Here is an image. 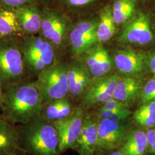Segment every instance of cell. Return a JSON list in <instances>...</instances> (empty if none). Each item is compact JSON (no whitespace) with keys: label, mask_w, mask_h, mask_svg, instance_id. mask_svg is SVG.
Instances as JSON below:
<instances>
[{"label":"cell","mask_w":155,"mask_h":155,"mask_svg":"<svg viewBox=\"0 0 155 155\" xmlns=\"http://www.w3.org/2000/svg\"><path fill=\"white\" fill-rule=\"evenodd\" d=\"M1 114L12 124H25L43 109L36 81H19L3 87Z\"/></svg>","instance_id":"1"},{"label":"cell","mask_w":155,"mask_h":155,"mask_svg":"<svg viewBox=\"0 0 155 155\" xmlns=\"http://www.w3.org/2000/svg\"><path fill=\"white\" fill-rule=\"evenodd\" d=\"M16 128L23 153L27 155H60L55 125L46 120L41 114Z\"/></svg>","instance_id":"2"},{"label":"cell","mask_w":155,"mask_h":155,"mask_svg":"<svg viewBox=\"0 0 155 155\" xmlns=\"http://www.w3.org/2000/svg\"><path fill=\"white\" fill-rule=\"evenodd\" d=\"M18 41L26 69L32 74L38 77L56 61L55 46L41 36L27 35Z\"/></svg>","instance_id":"3"},{"label":"cell","mask_w":155,"mask_h":155,"mask_svg":"<svg viewBox=\"0 0 155 155\" xmlns=\"http://www.w3.org/2000/svg\"><path fill=\"white\" fill-rule=\"evenodd\" d=\"M26 67L19 41L0 39V84L3 87L22 81Z\"/></svg>","instance_id":"4"},{"label":"cell","mask_w":155,"mask_h":155,"mask_svg":"<svg viewBox=\"0 0 155 155\" xmlns=\"http://www.w3.org/2000/svg\"><path fill=\"white\" fill-rule=\"evenodd\" d=\"M36 83L43 105L68 97L67 64L56 61L39 74Z\"/></svg>","instance_id":"5"},{"label":"cell","mask_w":155,"mask_h":155,"mask_svg":"<svg viewBox=\"0 0 155 155\" xmlns=\"http://www.w3.org/2000/svg\"><path fill=\"white\" fill-rule=\"evenodd\" d=\"M118 41L141 47L155 42V26L150 9L139 8L135 16L122 26Z\"/></svg>","instance_id":"6"},{"label":"cell","mask_w":155,"mask_h":155,"mask_svg":"<svg viewBox=\"0 0 155 155\" xmlns=\"http://www.w3.org/2000/svg\"><path fill=\"white\" fill-rule=\"evenodd\" d=\"M43 18L41 30L42 38L49 41L55 47L61 48L68 41L72 28L71 21L66 13L58 8L42 7Z\"/></svg>","instance_id":"7"},{"label":"cell","mask_w":155,"mask_h":155,"mask_svg":"<svg viewBox=\"0 0 155 155\" xmlns=\"http://www.w3.org/2000/svg\"><path fill=\"white\" fill-rule=\"evenodd\" d=\"M97 120L98 143L95 155H103L121 147L135 127L132 121L117 122L105 118Z\"/></svg>","instance_id":"8"},{"label":"cell","mask_w":155,"mask_h":155,"mask_svg":"<svg viewBox=\"0 0 155 155\" xmlns=\"http://www.w3.org/2000/svg\"><path fill=\"white\" fill-rule=\"evenodd\" d=\"M98 17L77 22L69 33L68 41L72 52L76 55H83L99 44L97 36Z\"/></svg>","instance_id":"9"},{"label":"cell","mask_w":155,"mask_h":155,"mask_svg":"<svg viewBox=\"0 0 155 155\" xmlns=\"http://www.w3.org/2000/svg\"><path fill=\"white\" fill-rule=\"evenodd\" d=\"M120 78L117 74L93 78L89 89L82 97V106L86 109L101 106L113 99Z\"/></svg>","instance_id":"10"},{"label":"cell","mask_w":155,"mask_h":155,"mask_svg":"<svg viewBox=\"0 0 155 155\" xmlns=\"http://www.w3.org/2000/svg\"><path fill=\"white\" fill-rule=\"evenodd\" d=\"M86 115L84 109L79 106L70 116L54 123L59 137V155L72 149L82 131Z\"/></svg>","instance_id":"11"},{"label":"cell","mask_w":155,"mask_h":155,"mask_svg":"<svg viewBox=\"0 0 155 155\" xmlns=\"http://www.w3.org/2000/svg\"><path fill=\"white\" fill-rule=\"evenodd\" d=\"M114 66L125 76H140L148 70L147 52L131 48L118 50L113 57Z\"/></svg>","instance_id":"12"},{"label":"cell","mask_w":155,"mask_h":155,"mask_svg":"<svg viewBox=\"0 0 155 155\" xmlns=\"http://www.w3.org/2000/svg\"><path fill=\"white\" fill-rule=\"evenodd\" d=\"M68 96L82 97L89 89L93 77L84 62L74 59L67 64Z\"/></svg>","instance_id":"13"},{"label":"cell","mask_w":155,"mask_h":155,"mask_svg":"<svg viewBox=\"0 0 155 155\" xmlns=\"http://www.w3.org/2000/svg\"><path fill=\"white\" fill-rule=\"evenodd\" d=\"M83 55V61L93 78L102 77L110 74L114 66L113 58L101 43L95 45Z\"/></svg>","instance_id":"14"},{"label":"cell","mask_w":155,"mask_h":155,"mask_svg":"<svg viewBox=\"0 0 155 155\" xmlns=\"http://www.w3.org/2000/svg\"><path fill=\"white\" fill-rule=\"evenodd\" d=\"M98 143V120L86 114L83 127L72 150L79 155H95Z\"/></svg>","instance_id":"15"},{"label":"cell","mask_w":155,"mask_h":155,"mask_svg":"<svg viewBox=\"0 0 155 155\" xmlns=\"http://www.w3.org/2000/svg\"><path fill=\"white\" fill-rule=\"evenodd\" d=\"M15 11L22 33L33 35L40 32L43 18L41 6L33 4L24 6Z\"/></svg>","instance_id":"16"},{"label":"cell","mask_w":155,"mask_h":155,"mask_svg":"<svg viewBox=\"0 0 155 155\" xmlns=\"http://www.w3.org/2000/svg\"><path fill=\"white\" fill-rule=\"evenodd\" d=\"M144 82L139 76H125L120 78L113 98L129 105L138 101Z\"/></svg>","instance_id":"17"},{"label":"cell","mask_w":155,"mask_h":155,"mask_svg":"<svg viewBox=\"0 0 155 155\" xmlns=\"http://www.w3.org/2000/svg\"><path fill=\"white\" fill-rule=\"evenodd\" d=\"M23 153L18 141L16 127L0 114V155Z\"/></svg>","instance_id":"18"},{"label":"cell","mask_w":155,"mask_h":155,"mask_svg":"<svg viewBox=\"0 0 155 155\" xmlns=\"http://www.w3.org/2000/svg\"><path fill=\"white\" fill-rule=\"evenodd\" d=\"M75 108L68 96L45 104L41 114L48 121L55 123L70 116Z\"/></svg>","instance_id":"19"},{"label":"cell","mask_w":155,"mask_h":155,"mask_svg":"<svg viewBox=\"0 0 155 155\" xmlns=\"http://www.w3.org/2000/svg\"><path fill=\"white\" fill-rule=\"evenodd\" d=\"M126 155H146V129L135 125L121 147Z\"/></svg>","instance_id":"20"},{"label":"cell","mask_w":155,"mask_h":155,"mask_svg":"<svg viewBox=\"0 0 155 155\" xmlns=\"http://www.w3.org/2000/svg\"><path fill=\"white\" fill-rule=\"evenodd\" d=\"M97 36L100 43L110 40L116 34V23L110 5L104 6L99 12Z\"/></svg>","instance_id":"21"},{"label":"cell","mask_w":155,"mask_h":155,"mask_svg":"<svg viewBox=\"0 0 155 155\" xmlns=\"http://www.w3.org/2000/svg\"><path fill=\"white\" fill-rule=\"evenodd\" d=\"M139 3L138 0H113L111 6L117 25L123 26L132 19L139 9Z\"/></svg>","instance_id":"22"},{"label":"cell","mask_w":155,"mask_h":155,"mask_svg":"<svg viewBox=\"0 0 155 155\" xmlns=\"http://www.w3.org/2000/svg\"><path fill=\"white\" fill-rule=\"evenodd\" d=\"M22 33L15 11L0 8V39Z\"/></svg>","instance_id":"23"},{"label":"cell","mask_w":155,"mask_h":155,"mask_svg":"<svg viewBox=\"0 0 155 155\" xmlns=\"http://www.w3.org/2000/svg\"><path fill=\"white\" fill-rule=\"evenodd\" d=\"M132 121L139 127L148 129L155 127V101L140 105L132 113Z\"/></svg>","instance_id":"24"},{"label":"cell","mask_w":155,"mask_h":155,"mask_svg":"<svg viewBox=\"0 0 155 155\" xmlns=\"http://www.w3.org/2000/svg\"><path fill=\"white\" fill-rule=\"evenodd\" d=\"M130 109L123 110H110L99 107L94 116L97 119H109L117 122H127L132 116Z\"/></svg>","instance_id":"25"},{"label":"cell","mask_w":155,"mask_h":155,"mask_svg":"<svg viewBox=\"0 0 155 155\" xmlns=\"http://www.w3.org/2000/svg\"><path fill=\"white\" fill-rule=\"evenodd\" d=\"M155 101V75L144 82L139 96L140 105Z\"/></svg>","instance_id":"26"},{"label":"cell","mask_w":155,"mask_h":155,"mask_svg":"<svg viewBox=\"0 0 155 155\" xmlns=\"http://www.w3.org/2000/svg\"><path fill=\"white\" fill-rule=\"evenodd\" d=\"M33 4H38L37 0H0V8L16 11L17 9Z\"/></svg>","instance_id":"27"},{"label":"cell","mask_w":155,"mask_h":155,"mask_svg":"<svg viewBox=\"0 0 155 155\" xmlns=\"http://www.w3.org/2000/svg\"><path fill=\"white\" fill-rule=\"evenodd\" d=\"M96 0H58L68 9H74L90 5Z\"/></svg>","instance_id":"28"},{"label":"cell","mask_w":155,"mask_h":155,"mask_svg":"<svg viewBox=\"0 0 155 155\" xmlns=\"http://www.w3.org/2000/svg\"><path fill=\"white\" fill-rule=\"evenodd\" d=\"M100 107L110 110H123L129 108V105L123 103L118 100L113 98L109 100L104 104L102 105Z\"/></svg>","instance_id":"29"},{"label":"cell","mask_w":155,"mask_h":155,"mask_svg":"<svg viewBox=\"0 0 155 155\" xmlns=\"http://www.w3.org/2000/svg\"><path fill=\"white\" fill-rule=\"evenodd\" d=\"M147 150L146 155H155V127L146 129Z\"/></svg>","instance_id":"30"},{"label":"cell","mask_w":155,"mask_h":155,"mask_svg":"<svg viewBox=\"0 0 155 155\" xmlns=\"http://www.w3.org/2000/svg\"><path fill=\"white\" fill-rule=\"evenodd\" d=\"M148 70L155 75V48L147 52Z\"/></svg>","instance_id":"31"},{"label":"cell","mask_w":155,"mask_h":155,"mask_svg":"<svg viewBox=\"0 0 155 155\" xmlns=\"http://www.w3.org/2000/svg\"><path fill=\"white\" fill-rule=\"evenodd\" d=\"M103 155H126L123 151L122 148L120 147L116 150H111L105 153Z\"/></svg>","instance_id":"32"},{"label":"cell","mask_w":155,"mask_h":155,"mask_svg":"<svg viewBox=\"0 0 155 155\" xmlns=\"http://www.w3.org/2000/svg\"><path fill=\"white\" fill-rule=\"evenodd\" d=\"M38 3L39 5L41 6V7L50 6V5L58 1V0H37Z\"/></svg>","instance_id":"33"},{"label":"cell","mask_w":155,"mask_h":155,"mask_svg":"<svg viewBox=\"0 0 155 155\" xmlns=\"http://www.w3.org/2000/svg\"><path fill=\"white\" fill-rule=\"evenodd\" d=\"M150 4L151 5V8H150V12H151V14H152V16L153 20L155 26V0H152Z\"/></svg>","instance_id":"34"},{"label":"cell","mask_w":155,"mask_h":155,"mask_svg":"<svg viewBox=\"0 0 155 155\" xmlns=\"http://www.w3.org/2000/svg\"><path fill=\"white\" fill-rule=\"evenodd\" d=\"M3 94H4V91H3V88L0 84V111H1V104L2 101V98H3Z\"/></svg>","instance_id":"35"},{"label":"cell","mask_w":155,"mask_h":155,"mask_svg":"<svg viewBox=\"0 0 155 155\" xmlns=\"http://www.w3.org/2000/svg\"><path fill=\"white\" fill-rule=\"evenodd\" d=\"M138 1L140 3H141L144 5H147V4H150L152 0H138Z\"/></svg>","instance_id":"36"},{"label":"cell","mask_w":155,"mask_h":155,"mask_svg":"<svg viewBox=\"0 0 155 155\" xmlns=\"http://www.w3.org/2000/svg\"><path fill=\"white\" fill-rule=\"evenodd\" d=\"M13 155H26L25 153H15V154H13Z\"/></svg>","instance_id":"37"}]
</instances>
